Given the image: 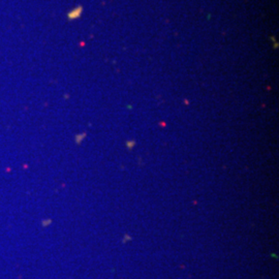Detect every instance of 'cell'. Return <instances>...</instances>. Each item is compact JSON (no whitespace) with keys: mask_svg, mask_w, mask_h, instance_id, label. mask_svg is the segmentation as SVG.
I'll list each match as a JSON object with an SVG mask.
<instances>
[{"mask_svg":"<svg viewBox=\"0 0 279 279\" xmlns=\"http://www.w3.org/2000/svg\"><path fill=\"white\" fill-rule=\"evenodd\" d=\"M81 12V8H77V9H74L73 12H70V15H68V17H70V19H75L79 17V15H80Z\"/></svg>","mask_w":279,"mask_h":279,"instance_id":"obj_1","label":"cell"}]
</instances>
